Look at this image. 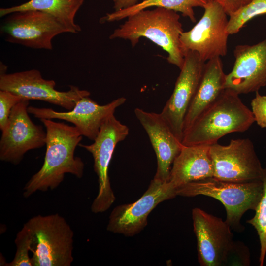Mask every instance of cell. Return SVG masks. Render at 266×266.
<instances>
[{
    "mask_svg": "<svg viewBox=\"0 0 266 266\" xmlns=\"http://www.w3.org/2000/svg\"><path fill=\"white\" fill-rule=\"evenodd\" d=\"M40 120L46 128V151L42 167L24 187L25 198L37 191L45 192L56 188L66 173L81 178L84 172L83 161L74 156L76 147L83 136L77 129L74 126L52 119Z\"/></svg>",
    "mask_w": 266,
    "mask_h": 266,
    "instance_id": "6da1fadb",
    "label": "cell"
},
{
    "mask_svg": "<svg viewBox=\"0 0 266 266\" xmlns=\"http://www.w3.org/2000/svg\"><path fill=\"white\" fill-rule=\"evenodd\" d=\"M239 95L225 89L184 131L182 144L210 146L228 134L248 130L255 122L254 117Z\"/></svg>",
    "mask_w": 266,
    "mask_h": 266,
    "instance_id": "7a4b0ae2",
    "label": "cell"
},
{
    "mask_svg": "<svg viewBox=\"0 0 266 266\" xmlns=\"http://www.w3.org/2000/svg\"><path fill=\"white\" fill-rule=\"evenodd\" d=\"M183 32L177 12L156 7L152 10H142L129 16L114 31L109 38L129 40L134 47L140 38H146L166 51L167 62L181 69L184 55L180 38Z\"/></svg>",
    "mask_w": 266,
    "mask_h": 266,
    "instance_id": "3957f363",
    "label": "cell"
},
{
    "mask_svg": "<svg viewBox=\"0 0 266 266\" xmlns=\"http://www.w3.org/2000/svg\"><path fill=\"white\" fill-rule=\"evenodd\" d=\"M31 239L33 266H70L74 233L58 213L38 215L24 224Z\"/></svg>",
    "mask_w": 266,
    "mask_h": 266,
    "instance_id": "277c9868",
    "label": "cell"
},
{
    "mask_svg": "<svg viewBox=\"0 0 266 266\" xmlns=\"http://www.w3.org/2000/svg\"><path fill=\"white\" fill-rule=\"evenodd\" d=\"M263 192L262 180L248 182H231L213 177L188 183L177 188V196L193 197L208 196L219 200L226 211L225 221L238 232L244 228L240 221L249 210H255Z\"/></svg>",
    "mask_w": 266,
    "mask_h": 266,
    "instance_id": "5b68a950",
    "label": "cell"
},
{
    "mask_svg": "<svg viewBox=\"0 0 266 266\" xmlns=\"http://www.w3.org/2000/svg\"><path fill=\"white\" fill-rule=\"evenodd\" d=\"M129 133V128L112 114L103 122L93 143L79 144L92 154L94 169L98 178V193L91 207L94 213L106 211L115 200L110 182L109 166L116 146Z\"/></svg>",
    "mask_w": 266,
    "mask_h": 266,
    "instance_id": "8992f818",
    "label": "cell"
},
{
    "mask_svg": "<svg viewBox=\"0 0 266 266\" xmlns=\"http://www.w3.org/2000/svg\"><path fill=\"white\" fill-rule=\"evenodd\" d=\"M192 217L200 266H224L231 256L238 255L241 246L233 241L225 221L197 207L192 209Z\"/></svg>",
    "mask_w": 266,
    "mask_h": 266,
    "instance_id": "52a82bcc",
    "label": "cell"
},
{
    "mask_svg": "<svg viewBox=\"0 0 266 266\" xmlns=\"http://www.w3.org/2000/svg\"><path fill=\"white\" fill-rule=\"evenodd\" d=\"M203 8L201 18L190 30L182 33L180 41L184 55L189 51H194L206 62L227 54L229 34L228 15L222 7L208 1Z\"/></svg>",
    "mask_w": 266,
    "mask_h": 266,
    "instance_id": "ba28073f",
    "label": "cell"
},
{
    "mask_svg": "<svg viewBox=\"0 0 266 266\" xmlns=\"http://www.w3.org/2000/svg\"><path fill=\"white\" fill-rule=\"evenodd\" d=\"M213 178L231 182L261 180L264 168L249 138L231 140L229 144L210 146Z\"/></svg>",
    "mask_w": 266,
    "mask_h": 266,
    "instance_id": "9c48e42d",
    "label": "cell"
},
{
    "mask_svg": "<svg viewBox=\"0 0 266 266\" xmlns=\"http://www.w3.org/2000/svg\"><path fill=\"white\" fill-rule=\"evenodd\" d=\"M0 31L7 42L47 50L52 49L54 37L64 33H71L52 15L36 10L18 11L7 15Z\"/></svg>",
    "mask_w": 266,
    "mask_h": 266,
    "instance_id": "30bf717a",
    "label": "cell"
},
{
    "mask_svg": "<svg viewBox=\"0 0 266 266\" xmlns=\"http://www.w3.org/2000/svg\"><path fill=\"white\" fill-rule=\"evenodd\" d=\"M29 100L23 99L12 108L1 130L0 160L17 165L28 151L46 145V132L35 124L29 116Z\"/></svg>",
    "mask_w": 266,
    "mask_h": 266,
    "instance_id": "8fae6325",
    "label": "cell"
},
{
    "mask_svg": "<svg viewBox=\"0 0 266 266\" xmlns=\"http://www.w3.org/2000/svg\"><path fill=\"white\" fill-rule=\"evenodd\" d=\"M55 86L54 80L44 79L36 69L0 74V90L9 91L29 100L47 102L68 111L80 99L90 95L88 91L75 86H69L70 89L67 91H58Z\"/></svg>",
    "mask_w": 266,
    "mask_h": 266,
    "instance_id": "7c38bea8",
    "label": "cell"
},
{
    "mask_svg": "<svg viewBox=\"0 0 266 266\" xmlns=\"http://www.w3.org/2000/svg\"><path fill=\"white\" fill-rule=\"evenodd\" d=\"M176 190L168 181L162 182L153 178L138 200L118 205L113 209L107 230L126 236L136 235L147 225L150 212L161 202L175 197Z\"/></svg>",
    "mask_w": 266,
    "mask_h": 266,
    "instance_id": "4fadbf2b",
    "label": "cell"
},
{
    "mask_svg": "<svg viewBox=\"0 0 266 266\" xmlns=\"http://www.w3.org/2000/svg\"><path fill=\"white\" fill-rule=\"evenodd\" d=\"M205 63L196 52L185 53L184 64L173 91L160 113L181 143L185 116L198 87Z\"/></svg>",
    "mask_w": 266,
    "mask_h": 266,
    "instance_id": "5bb4252c",
    "label": "cell"
},
{
    "mask_svg": "<svg viewBox=\"0 0 266 266\" xmlns=\"http://www.w3.org/2000/svg\"><path fill=\"white\" fill-rule=\"evenodd\" d=\"M225 87L238 94L256 92L266 86V38L253 45H238Z\"/></svg>",
    "mask_w": 266,
    "mask_h": 266,
    "instance_id": "9a60e30c",
    "label": "cell"
},
{
    "mask_svg": "<svg viewBox=\"0 0 266 266\" xmlns=\"http://www.w3.org/2000/svg\"><path fill=\"white\" fill-rule=\"evenodd\" d=\"M126 100L125 98L120 97L106 104L100 105L87 96L80 99L72 110L66 112L33 106H28V111L39 119H57L71 123L82 136L93 141L105 120L114 114Z\"/></svg>",
    "mask_w": 266,
    "mask_h": 266,
    "instance_id": "2e32d148",
    "label": "cell"
},
{
    "mask_svg": "<svg viewBox=\"0 0 266 266\" xmlns=\"http://www.w3.org/2000/svg\"><path fill=\"white\" fill-rule=\"evenodd\" d=\"M134 114L146 131L155 151L157 167L154 179L168 181L172 164L183 144L162 118L160 113L136 108Z\"/></svg>",
    "mask_w": 266,
    "mask_h": 266,
    "instance_id": "e0dca14e",
    "label": "cell"
},
{
    "mask_svg": "<svg viewBox=\"0 0 266 266\" xmlns=\"http://www.w3.org/2000/svg\"><path fill=\"white\" fill-rule=\"evenodd\" d=\"M209 145H183L175 159L169 182L178 188L188 183L213 177Z\"/></svg>",
    "mask_w": 266,
    "mask_h": 266,
    "instance_id": "ac0fdd59",
    "label": "cell"
},
{
    "mask_svg": "<svg viewBox=\"0 0 266 266\" xmlns=\"http://www.w3.org/2000/svg\"><path fill=\"white\" fill-rule=\"evenodd\" d=\"M226 75L221 57L205 63L198 87L185 116L184 132L225 90Z\"/></svg>",
    "mask_w": 266,
    "mask_h": 266,
    "instance_id": "d6986e66",
    "label": "cell"
},
{
    "mask_svg": "<svg viewBox=\"0 0 266 266\" xmlns=\"http://www.w3.org/2000/svg\"><path fill=\"white\" fill-rule=\"evenodd\" d=\"M85 0H30L22 4L0 9V17L11 13L25 11L36 10L46 13L56 18L70 30L77 33L81 29L75 23L74 18Z\"/></svg>",
    "mask_w": 266,
    "mask_h": 266,
    "instance_id": "ffe728a7",
    "label": "cell"
},
{
    "mask_svg": "<svg viewBox=\"0 0 266 266\" xmlns=\"http://www.w3.org/2000/svg\"><path fill=\"white\" fill-rule=\"evenodd\" d=\"M207 2V0H143L130 7L107 13L100 18V22L103 23L119 21L140 10L156 7L180 12L183 16L189 18L192 22H195L194 8H203Z\"/></svg>",
    "mask_w": 266,
    "mask_h": 266,
    "instance_id": "44dd1931",
    "label": "cell"
},
{
    "mask_svg": "<svg viewBox=\"0 0 266 266\" xmlns=\"http://www.w3.org/2000/svg\"><path fill=\"white\" fill-rule=\"evenodd\" d=\"M266 14V0H252L229 16L227 31L229 35L236 34L250 20Z\"/></svg>",
    "mask_w": 266,
    "mask_h": 266,
    "instance_id": "7402d4cb",
    "label": "cell"
},
{
    "mask_svg": "<svg viewBox=\"0 0 266 266\" xmlns=\"http://www.w3.org/2000/svg\"><path fill=\"white\" fill-rule=\"evenodd\" d=\"M263 192L260 201L255 210L254 216L247 221L256 230L260 242V266L264 264L266 254V165L264 168L261 179Z\"/></svg>",
    "mask_w": 266,
    "mask_h": 266,
    "instance_id": "603a6c76",
    "label": "cell"
},
{
    "mask_svg": "<svg viewBox=\"0 0 266 266\" xmlns=\"http://www.w3.org/2000/svg\"><path fill=\"white\" fill-rule=\"evenodd\" d=\"M16 251L12 261L5 263L6 266H33L29 253L31 250V239L27 228H23L17 233L15 239Z\"/></svg>",
    "mask_w": 266,
    "mask_h": 266,
    "instance_id": "cb8c5ba5",
    "label": "cell"
},
{
    "mask_svg": "<svg viewBox=\"0 0 266 266\" xmlns=\"http://www.w3.org/2000/svg\"><path fill=\"white\" fill-rule=\"evenodd\" d=\"M23 98L8 91L0 90V129L1 131L7 123L13 107Z\"/></svg>",
    "mask_w": 266,
    "mask_h": 266,
    "instance_id": "d4e9b609",
    "label": "cell"
},
{
    "mask_svg": "<svg viewBox=\"0 0 266 266\" xmlns=\"http://www.w3.org/2000/svg\"><path fill=\"white\" fill-rule=\"evenodd\" d=\"M251 106L255 122L260 127L266 128V96L256 92L251 100Z\"/></svg>",
    "mask_w": 266,
    "mask_h": 266,
    "instance_id": "484cf974",
    "label": "cell"
},
{
    "mask_svg": "<svg viewBox=\"0 0 266 266\" xmlns=\"http://www.w3.org/2000/svg\"><path fill=\"white\" fill-rule=\"evenodd\" d=\"M214 1L220 4L226 14L229 16L242 7L246 5L252 0H207Z\"/></svg>",
    "mask_w": 266,
    "mask_h": 266,
    "instance_id": "4316f807",
    "label": "cell"
},
{
    "mask_svg": "<svg viewBox=\"0 0 266 266\" xmlns=\"http://www.w3.org/2000/svg\"><path fill=\"white\" fill-rule=\"evenodd\" d=\"M139 0H113L114 8L115 11L132 6L137 3Z\"/></svg>",
    "mask_w": 266,
    "mask_h": 266,
    "instance_id": "83f0119b",
    "label": "cell"
}]
</instances>
